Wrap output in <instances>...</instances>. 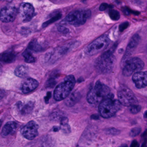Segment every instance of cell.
<instances>
[{"label":"cell","instance_id":"23","mask_svg":"<svg viewBox=\"0 0 147 147\" xmlns=\"http://www.w3.org/2000/svg\"><path fill=\"white\" fill-rule=\"evenodd\" d=\"M61 17H62L61 14L60 13H58L56 15L53 16L49 20L43 23L42 26H43V28L47 26L50 24H51V23L57 21L58 20H59L61 18Z\"/></svg>","mask_w":147,"mask_h":147},{"label":"cell","instance_id":"4","mask_svg":"<svg viewBox=\"0 0 147 147\" xmlns=\"http://www.w3.org/2000/svg\"><path fill=\"white\" fill-rule=\"evenodd\" d=\"M112 51V50L107 51L97 59L96 67L100 73H108L113 69L116 59Z\"/></svg>","mask_w":147,"mask_h":147},{"label":"cell","instance_id":"20","mask_svg":"<svg viewBox=\"0 0 147 147\" xmlns=\"http://www.w3.org/2000/svg\"><path fill=\"white\" fill-rule=\"evenodd\" d=\"M28 72V69L25 65L18 66L15 70V74L20 78H24L27 75Z\"/></svg>","mask_w":147,"mask_h":147},{"label":"cell","instance_id":"31","mask_svg":"<svg viewBox=\"0 0 147 147\" xmlns=\"http://www.w3.org/2000/svg\"><path fill=\"white\" fill-rule=\"evenodd\" d=\"M58 30L60 32H62L64 34L67 33L69 32V30L68 28L65 27L63 26H60L58 28Z\"/></svg>","mask_w":147,"mask_h":147},{"label":"cell","instance_id":"40","mask_svg":"<svg viewBox=\"0 0 147 147\" xmlns=\"http://www.w3.org/2000/svg\"><path fill=\"white\" fill-rule=\"evenodd\" d=\"M5 1H7L8 2H11L13 1V0H5Z\"/></svg>","mask_w":147,"mask_h":147},{"label":"cell","instance_id":"7","mask_svg":"<svg viewBox=\"0 0 147 147\" xmlns=\"http://www.w3.org/2000/svg\"><path fill=\"white\" fill-rule=\"evenodd\" d=\"M90 16V10H75L69 13L65 20L70 25L78 26L84 25Z\"/></svg>","mask_w":147,"mask_h":147},{"label":"cell","instance_id":"26","mask_svg":"<svg viewBox=\"0 0 147 147\" xmlns=\"http://www.w3.org/2000/svg\"><path fill=\"white\" fill-rule=\"evenodd\" d=\"M141 110V107L137 104L130 106V109H129L130 112L133 114H137Z\"/></svg>","mask_w":147,"mask_h":147},{"label":"cell","instance_id":"38","mask_svg":"<svg viewBox=\"0 0 147 147\" xmlns=\"http://www.w3.org/2000/svg\"><path fill=\"white\" fill-rule=\"evenodd\" d=\"M144 116L145 118H147V111L144 114Z\"/></svg>","mask_w":147,"mask_h":147},{"label":"cell","instance_id":"8","mask_svg":"<svg viewBox=\"0 0 147 147\" xmlns=\"http://www.w3.org/2000/svg\"><path fill=\"white\" fill-rule=\"evenodd\" d=\"M118 101L121 105L130 107L138 103V99L131 90L127 87H121L117 92Z\"/></svg>","mask_w":147,"mask_h":147},{"label":"cell","instance_id":"35","mask_svg":"<svg viewBox=\"0 0 147 147\" xmlns=\"http://www.w3.org/2000/svg\"><path fill=\"white\" fill-rule=\"evenodd\" d=\"M144 140H144V142H143L141 147H146L147 138H145V139H144Z\"/></svg>","mask_w":147,"mask_h":147},{"label":"cell","instance_id":"36","mask_svg":"<svg viewBox=\"0 0 147 147\" xmlns=\"http://www.w3.org/2000/svg\"><path fill=\"white\" fill-rule=\"evenodd\" d=\"M142 137L145 139V138H147V130H146L142 135Z\"/></svg>","mask_w":147,"mask_h":147},{"label":"cell","instance_id":"19","mask_svg":"<svg viewBox=\"0 0 147 147\" xmlns=\"http://www.w3.org/2000/svg\"><path fill=\"white\" fill-rule=\"evenodd\" d=\"M15 54L13 52H6L0 54V61L4 63H12L15 59Z\"/></svg>","mask_w":147,"mask_h":147},{"label":"cell","instance_id":"6","mask_svg":"<svg viewBox=\"0 0 147 147\" xmlns=\"http://www.w3.org/2000/svg\"><path fill=\"white\" fill-rule=\"evenodd\" d=\"M110 41L108 36L102 35L90 44L85 49V53L89 56L98 54L107 48Z\"/></svg>","mask_w":147,"mask_h":147},{"label":"cell","instance_id":"10","mask_svg":"<svg viewBox=\"0 0 147 147\" xmlns=\"http://www.w3.org/2000/svg\"><path fill=\"white\" fill-rule=\"evenodd\" d=\"M34 9L32 4L23 3L19 8V13L24 22H28L32 20L34 15Z\"/></svg>","mask_w":147,"mask_h":147},{"label":"cell","instance_id":"28","mask_svg":"<svg viewBox=\"0 0 147 147\" xmlns=\"http://www.w3.org/2000/svg\"><path fill=\"white\" fill-rule=\"evenodd\" d=\"M129 25V23L128 22H126L121 23L119 26V30L120 32H123L128 27Z\"/></svg>","mask_w":147,"mask_h":147},{"label":"cell","instance_id":"17","mask_svg":"<svg viewBox=\"0 0 147 147\" xmlns=\"http://www.w3.org/2000/svg\"><path fill=\"white\" fill-rule=\"evenodd\" d=\"M17 128V123L15 122L10 121L7 123L2 129V135L6 136L13 134Z\"/></svg>","mask_w":147,"mask_h":147},{"label":"cell","instance_id":"25","mask_svg":"<svg viewBox=\"0 0 147 147\" xmlns=\"http://www.w3.org/2000/svg\"><path fill=\"white\" fill-rule=\"evenodd\" d=\"M141 131V129L140 128H134L130 130V132H129V136L131 137H135L140 134Z\"/></svg>","mask_w":147,"mask_h":147},{"label":"cell","instance_id":"3","mask_svg":"<svg viewBox=\"0 0 147 147\" xmlns=\"http://www.w3.org/2000/svg\"><path fill=\"white\" fill-rule=\"evenodd\" d=\"M75 79L73 75L65 77L63 81L57 86L54 90V98L57 101L65 99L70 94L75 84Z\"/></svg>","mask_w":147,"mask_h":147},{"label":"cell","instance_id":"34","mask_svg":"<svg viewBox=\"0 0 147 147\" xmlns=\"http://www.w3.org/2000/svg\"><path fill=\"white\" fill-rule=\"evenodd\" d=\"M51 92H49L48 94H47V96L45 98V101L46 102H48L49 101V99H50V97H51Z\"/></svg>","mask_w":147,"mask_h":147},{"label":"cell","instance_id":"22","mask_svg":"<svg viewBox=\"0 0 147 147\" xmlns=\"http://www.w3.org/2000/svg\"><path fill=\"white\" fill-rule=\"evenodd\" d=\"M22 56L25 59V61L26 63H31L35 62V58L34 57L32 53L28 51H26L22 53Z\"/></svg>","mask_w":147,"mask_h":147},{"label":"cell","instance_id":"41","mask_svg":"<svg viewBox=\"0 0 147 147\" xmlns=\"http://www.w3.org/2000/svg\"><path fill=\"white\" fill-rule=\"evenodd\" d=\"M2 122L0 120V128H1V126Z\"/></svg>","mask_w":147,"mask_h":147},{"label":"cell","instance_id":"32","mask_svg":"<svg viewBox=\"0 0 147 147\" xmlns=\"http://www.w3.org/2000/svg\"><path fill=\"white\" fill-rule=\"evenodd\" d=\"M56 84L55 80L54 79H50L48 80L47 83V85L48 87H53Z\"/></svg>","mask_w":147,"mask_h":147},{"label":"cell","instance_id":"30","mask_svg":"<svg viewBox=\"0 0 147 147\" xmlns=\"http://www.w3.org/2000/svg\"><path fill=\"white\" fill-rule=\"evenodd\" d=\"M108 133L109 134H110L111 135H115L118 134L120 133V131L117 129H116L115 128H110L109 129H108Z\"/></svg>","mask_w":147,"mask_h":147},{"label":"cell","instance_id":"11","mask_svg":"<svg viewBox=\"0 0 147 147\" xmlns=\"http://www.w3.org/2000/svg\"><path fill=\"white\" fill-rule=\"evenodd\" d=\"M16 8L13 6L4 7L0 11V20L3 22H9L13 21L17 15Z\"/></svg>","mask_w":147,"mask_h":147},{"label":"cell","instance_id":"15","mask_svg":"<svg viewBox=\"0 0 147 147\" xmlns=\"http://www.w3.org/2000/svg\"><path fill=\"white\" fill-rule=\"evenodd\" d=\"M140 38L139 34H135L132 37L128 45L126 53L122 60L123 59L126 60L127 59L129 58V56L131 55V53H132V52L134 51V50L138 45L140 42Z\"/></svg>","mask_w":147,"mask_h":147},{"label":"cell","instance_id":"33","mask_svg":"<svg viewBox=\"0 0 147 147\" xmlns=\"http://www.w3.org/2000/svg\"><path fill=\"white\" fill-rule=\"evenodd\" d=\"M130 147H140V145L138 142L135 140L132 142Z\"/></svg>","mask_w":147,"mask_h":147},{"label":"cell","instance_id":"39","mask_svg":"<svg viewBox=\"0 0 147 147\" xmlns=\"http://www.w3.org/2000/svg\"><path fill=\"white\" fill-rule=\"evenodd\" d=\"M121 147H128L126 145H123V146H121Z\"/></svg>","mask_w":147,"mask_h":147},{"label":"cell","instance_id":"1","mask_svg":"<svg viewBox=\"0 0 147 147\" xmlns=\"http://www.w3.org/2000/svg\"><path fill=\"white\" fill-rule=\"evenodd\" d=\"M112 95L108 86L98 81L87 94V100L89 103L92 104L100 103L104 99Z\"/></svg>","mask_w":147,"mask_h":147},{"label":"cell","instance_id":"27","mask_svg":"<svg viewBox=\"0 0 147 147\" xmlns=\"http://www.w3.org/2000/svg\"><path fill=\"white\" fill-rule=\"evenodd\" d=\"M122 11H123V13L127 15H129V14L133 13L134 14L139 15L140 14L139 12H137V11H134L133 10H131V9H129L128 8L126 7L123 8Z\"/></svg>","mask_w":147,"mask_h":147},{"label":"cell","instance_id":"21","mask_svg":"<svg viewBox=\"0 0 147 147\" xmlns=\"http://www.w3.org/2000/svg\"><path fill=\"white\" fill-rule=\"evenodd\" d=\"M28 49L30 51L36 52L40 51L42 50V47L36 40H33L30 42L28 46Z\"/></svg>","mask_w":147,"mask_h":147},{"label":"cell","instance_id":"13","mask_svg":"<svg viewBox=\"0 0 147 147\" xmlns=\"http://www.w3.org/2000/svg\"><path fill=\"white\" fill-rule=\"evenodd\" d=\"M68 48L65 47L57 48L56 50L53 51L51 52L48 53L45 57V59L48 62H53L56 61L60 57L64 55L67 52Z\"/></svg>","mask_w":147,"mask_h":147},{"label":"cell","instance_id":"9","mask_svg":"<svg viewBox=\"0 0 147 147\" xmlns=\"http://www.w3.org/2000/svg\"><path fill=\"white\" fill-rule=\"evenodd\" d=\"M38 126L35 122L31 121L22 128L21 133L26 139L32 140L38 136Z\"/></svg>","mask_w":147,"mask_h":147},{"label":"cell","instance_id":"16","mask_svg":"<svg viewBox=\"0 0 147 147\" xmlns=\"http://www.w3.org/2000/svg\"><path fill=\"white\" fill-rule=\"evenodd\" d=\"M34 103L29 102L26 103H23L21 102L17 103V106L20 113L23 115L30 114L34 108Z\"/></svg>","mask_w":147,"mask_h":147},{"label":"cell","instance_id":"5","mask_svg":"<svg viewBox=\"0 0 147 147\" xmlns=\"http://www.w3.org/2000/svg\"><path fill=\"white\" fill-rule=\"evenodd\" d=\"M123 74L125 76H129L133 74L141 71L144 68V62L138 57H131L121 63Z\"/></svg>","mask_w":147,"mask_h":147},{"label":"cell","instance_id":"12","mask_svg":"<svg viewBox=\"0 0 147 147\" xmlns=\"http://www.w3.org/2000/svg\"><path fill=\"white\" fill-rule=\"evenodd\" d=\"M132 80L138 89L145 88L147 86V71H140L134 73Z\"/></svg>","mask_w":147,"mask_h":147},{"label":"cell","instance_id":"14","mask_svg":"<svg viewBox=\"0 0 147 147\" xmlns=\"http://www.w3.org/2000/svg\"><path fill=\"white\" fill-rule=\"evenodd\" d=\"M38 82L32 78L25 80L22 84L21 90L25 94L29 93L36 89L38 86Z\"/></svg>","mask_w":147,"mask_h":147},{"label":"cell","instance_id":"18","mask_svg":"<svg viewBox=\"0 0 147 147\" xmlns=\"http://www.w3.org/2000/svg\"><path fill=\"white\" fill-rule=\"evenodd\" d=\"M80 98V94L79 92L75 91L69 95L65 98V103L67 106L71 107L74 105Z\"/></svg>","mask_w":147,"mask_h":147},{"label":"cell","instance_id":"42","mask_svg":"<svg viewBox=\"0 0 147 147\" xmlns=\"http://www.w3.org/2000/svg\"><path fill=\"white\" fill-rule=\"evenodd\" d=\"M0 71H1V68H0Z\"/></svg>","mask_w":147,"mask_h":147},{"label":"cell","instance_id":"37","mask_svg":"<svg viewBox=\"0 0 147 147\" xmlns=\"http://www.w3.org/2000/svg\"><path fill=\"white\" fill-rule=\"evenodd\" d=\"M60 129V128L58 127H54L53 128V131L57 132V131H59V130Z\"/></svg>","mask_w":147,"mask_h":147},{"label":"cell","instance_id":"24","mask_svg":"<svg viewBox=\"0 0 147 147\" xmlns=\"http://www.w3.org/2000/svg\"><path fill=\"white\" fill-rule=\"evenodd\" d=\"M109 16L111 20H113L117 21L120 18V14L119 12L115 9H110L109 10Z\"/></svg>","mask_w":147,"mask_h":147},{"label":"cell","instance_id":"29","mask_svg":"<svg viewBox=\"0 0 147 147\" xmlns=\"http://www.w3.org/2000/svg\"><path fill=\"white\" fill-rule=\"evenodd\" d=\"M111 9L112 8V7H111L110 5H109V4L106 3H102L99 7V10L101 11H104L105 9H107V8Z\"/></svg>","mask_w":147,"mask_h":147},{"label":"cell","instance_id":"2","mask_svg":"<svg viewBox=\"0 0 147 147\" xmlns=\"http://www.w3.org/2000/svg\"><path fill=\"white\" fill-rule=\"evenodd\" d=\"M121 105L118 100L114 99V95H112L104 99L99 103V113L104 118L112 117L119 110Z\"/></svg>","mask_w":147,"mask_h":147}]
</instances>
